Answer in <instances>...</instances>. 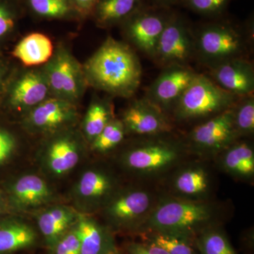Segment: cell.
<instances>
[{
  "mask_svg": "<svg viewBox=\"0 0 254 254\" xmlns=\"http://www.w3.org/2000/svg\"><path fill=\"white\" fill-rule=\"evenodd\" d=\"M87 85L113 96L130 98L141 85L142 67L136 52L108 37L84 64Z\"/></svg>",
  "mask_w": 254,
  "mask_h": 254,
  "instance_id": "1",
  "label": "cell"
},
{
  "mask_svg": "<svg viewBox=\"0 0 254 254\" xmlns=\"http://www.w3.org/2000/svg\"><path fill=\"white\" fill-rule=\"evenodd\" d=\"M195 59L206 67L225 60L249 59L254 41L253 21L242 26L228 20L201 25L193 31Z\"/></svg>",
  "mask_w": 254,
  "mask_h": 254,
  "instance_id": "2",
  "label": "cell"
},
{
  "mask_svg": "<svg viewBox=\"0 0 254 254\" xmlns=\"http://www.w3.org/2000/svg\"><path fill=\"white\" fill-rule=\"evenodd\" d=\"M240 98L222 89L208 76L197 73L173 109L177 120H196L230 109Z\"/></svg>",
  "mask_w": 254,
  "mask_h": 254,
  "instance_id": "3",
  "label": "cell"
},
{
  "mask_svg": "<svg viewBox=\"0 0 254 254\" xmlns=\"http://www.w3.org/2000/svg\"><path fill=\"white\" fill-rule=\"evenodd\" d=\"M86 144L76 127L45 136L38 152L42 170L55 178L66 176L81 163Z\"/></svg>",
  "mask_w": 254,
  "mask_h": 254,
  "instance_id": "4",
  "label": "cell"
},
{
  "mask_svg": "<svg viewBox=\"0 0 254 254\" xmlns=\"http://www.w3.org/2000/svg\"><path fill=\"white\" fill-rule=\"evenodd\" d=\"M50 97L52 95L43 66L24 67L10 73L0 106L21 118Z\"/></svg>",
  "mask_w": 254,
  "mask_h": 254,
  "instance_id": "5",
  "label": "cell"
},
{
  "mask_svg": "<svg viewBox=\"0 0 254 254\" xmlns=\"http://www.w3.org/2000/svg\"><path fill=\"white\" fill-rule=\"evenodd\" d=\"M43 68L52 96L78 105L88 85L83 65L71 51L64 45L57 47Z\"/></svg>",
  "mask_w": 254,
  "mask_h": 254,
  "instance_id": "6",
  "label": "cell"
},
{
  "mask_svg": "<svg viewBox=\"0 0 254 254\" xmlns=\"http://www.w3.org/2000/svg\"><path fill=\"white\" fill-rule=\"evenodd\" d=\"M195 59L193 31L185 18L171 13L160 38L153 61L160 67L190 66Z\"/></svg>",
  "mask_w": 254,
  "mask_h": 254,
  "instance_id": "7",
  "label": "cell"
},
{
  "mask_svg": "<svg viewBox=\"0 0 254 254\" xmlns=\"http://www.w3.org/2000/svg\"><path fill=\"white\" fill-rule=\"evenodd\" d=\"M116 192L117 180L113 174L102 167H89L73 186L72 207L79 213L91 215L103 208Z\"/></svg>",
  "mask_w": 254,
  "mask_h": 254,
  "instance_id": "8",
  "label": "cell"
},
{
  "mask_svg": "<svg viewBox=\"0 0 254 254\" xmlns=\"http://www.w3.org/2000/svg\"><path fill=\"white\" fill-rule=\"evenodd\" d=\"M171 13L169 9L143 5L121 25L124 36L132 46L153 60Z\"/></svg>",
  "mask_w": 254,
  "mask_h": 254,
  "instance_id": "9",
  "label": "cell"
},
{
  "mask_svg": "<svg viewBox=\"0 0 254 254\" xmlns=\"http://www.w3.org/2000/svg\"><path fill=\"white\" fill-rule=\"evenodd\" d=\"M78 120V105L52 96L21 118V123L28 133L45 137L76 127Z\"/></svg>",
  "mask_w": 254,
  "mask_h": 254,
  "instance_id": "10",
  "label": "cell"
},
{
  "mask_svg": "<svg viewBox=\"0 0 254 254\" xmlns=\"http://www.w3.org/2000/svg\"><path fill=\"white\" fill-rule=\"evenodd\" d=\"M210 215V208L203 203L170 200L159 205L150 220L160 232L181 235L208 221Z\"/></svg>",
  "mask_w": 254,
  "mask_h": 254,
  "instance_id": "11",
  "label": "cell"
},
{
  "mask_svg": "<svg viewBox=\"0 0 254 254\" xmlns=\"http://www.w3.org/2000/svg\"><path fill=\"white\" fill-rule=\"evenodd\" d=\"M9 210L23 213L39 210L57 201L55 191L36 174H24L9 182L4 191Z\"/></svg>",
  "mask_w": 254,
  "mask_h": 254,
  "instance_id": "12",
  "label": "cell"
},
{
  "mask_svg": "<svg viewBox=\"0 0 254 254\" xmlns=\"http://www.w3.org/2000/svg\"><path fill=\"white\" fill-rule=\"evenodd\" d=\"M197 73L190 66H168L148 87L144 98L163 111L174 108Z\"/></svg>",
  "mask_w": 254,
  "mask_h": 254,
  "instance_id": "13",
  "label": "cell"
},
{
  "mask_svg": "<svg viewBox=\"0 0 254 254\" xmlns=\"http://www.w3.org/2000/svg\"><path fill=\"white\" fill-rule=\"evenodd\" d=\"M178 148L172 142L150 140L132 147L123 155L125 166L133 171L151 173L167 168L178 158Z\"/></svg>",
  "mask_w": 254,
  "mask_h": 254,
  "instance_id": "14",
  "label": "cell"
},
{
  "mask_svg": "<svg viewBox=\"0 0 254 254\" xmlns=\"http://www.w3.org/2000/svg\"><path fill=\"white\" fill-rule=\"evenodd\" d=\"M121 121L127 133L141 136H158L168 133L173 128L163 110L145 98L130 103Z\"/></svg>",
  "mask_w": 254,
  "mask_h": 254,
  "instance_id": "15",
  "label": "cell"
},
{
  "mask_svg": "<svg viewBox=\"0 0 254 254\" xmlns=\"http://www.w3.org/2000/svg\"><path fill=\"white\" fill-rule=\"evenodd\" d=\"M209 77L237 97L254 94L253 64L246 58L227 60L209 66Z\"/></svg>",
  "mask_w": 254,
  "mask_h": 254,
  "instance_id": "16",
  "label": "cell"
},
{
  "mask_svg": "<svg viewBox=\"0 0 254 254\" xmlns=\"http://www.w3.org/2000/svg\"><path fill=\"white\" fill-rule=\"evenodd\" d=\"M237 137L232 107L195 127L190 135V141L195 147L205 150L226 148Z\"/></svg>",
  "mask_w": 254,
  "mask_h": 254,
  "instance_id": "17",
  "label": "cell"
},
{
  "mask_svg": "<svg viewBox=\"0 0 254 254\" xmlns=\"http://www.w3.org/2000/svg\"><path fill=\"white\" fill-rule=\"evenodd\" d=\"M150 203L149 194L143 190H125L117 191L102 209L112 223L123 227L143 216L148 211Z\"/></svg>",
  "mask_w": 254,
  "mask_h": 254,
  "instance_id": "18",
  "label": "cell"
},
{
  "mask_svg": "<svg viewBox=\"0 0 254 254\" xmlns=\"http://www.w3.org/2000/svg\"><path fill=\"white\" fill-rule=\"evenodd\" d=\"M78 213L72 206L53 203L38 210L37 225L50 248L75 225Z\"/></svg>",
  "mask_w": 254,
  "mask_h": 254,
  "instance_id": "19",
  "label": "cell"
},
{
  "mask_svg": "<svg viewBox=\"0 0 254 254\" xmlns=\"http://www.w3.org/2000/svg\"><path fill=\"white\" fill-rule=\"evenodd\" d=\"M74 227L81 254H106L115 250L109 233L89 214L78 213Z\"/></svg>",
  "mask_w": 254,
  "mask_h": 254,
  "instance_id": "20",
  "label": "cell"
},
{
  "mask_svg": "<svg viewBox=\"0 0 254 254\" xmlns=\"http://www.w3.org/2000/svg\"><path fill=\"white\" fill-rule=\"evenodd\" d=\"M55 49L49 37L36 32L18 41L12 50V56L22 64L23 67H38L51 59Z\"/></svg>",
  "mask_w": 254,
  "mask_h": 254,
  "instance_id": "21",
  "label": "cell"
},
{
  "mask_svg": "<svg viewBox=\"0 0 254 254\" xmlns=\"http://www.w3.org/2000/svg\"><path fill=\"white\" fill-rule=\"evenodd\" d=\"M38 235L27 222L15 218H0V254L29 248L36 244Z\"/></svg>",
  "mask_w": 254,
  "mask_h": 254,
  "instance_id": "22",
  "label": "cell"
},
{
  "mask_svg": "<svg viewBox=\"0 0 254 254\" xmlns=\"http://www.w3.org/2000/svg\"><path fill=\"white\" fill-rule=\"evenodd\" d=\"M143 6V0H98L92 16L99 27L121 26Z\"/></svg>",
  "mask_w": 254,
  "mask_h": 254,
  "instance_id": "23",
  "label": "cell"
},
{
  "mask_svg": "<svg viewBox=\"0 0 254 254\" xmlns=\"http://www.w3.org/2000/svg\"><path fill=\"white\" fill-rule=\"evenodd\" d=\"M114 106L108 98L95 97L81 122V133L88 145L115 119Z\"/></svg>",
  "mask_w": 254,
  "mask_h": 254,
  "instance_id": "24",
  "label": "cell"
},
{
  "mask_svg": "<svg viewBox=\"0 0 254 254\" xmlns=\"http://www.w3.org/2000/svg\"><path fill=\"white\" fill-rule=\"evenodd\" d=\"M32 12L46 19H74L81 17L72 0H26Z\"/></svg>",
  "mask_w": 254,
  "mask_h": 254,
  "instance_id": "25",
  "label": "cell"
},
{
  "mask_svg": "<svg viewBox=\"0 0 254 254\" xmlns=\"http://www.w3.org/2000/svg\"><path fill=\"white\" fill-rule=\"evenodd\" d=\"M224 165L230 173L238 176L249 177L254 173L253 148L247 143L233 145L226 153Z\"/></svg>",
  "mask_w": 254,
  "mask_h": 254,
  "instance_id": "26",
  "label": "cell"
},
{
  "mask_svg": "<svg viewBox=\"0 0 254 254\" xmlns=\"http://www.w3.org/2000/svg\"><path fill=\"white\" fill-rule=\"evenodd\" d=\"M127 131L121 120L115 118L92 141L90 147L95 153H105L116 148L123 142Z\"/></svg>",
  "mask_w": 254,
  "mask_h": 254,
  "instance_id": "27",
  "label": "cell"
},
{
  "mask_svg": "<svg viewBox=\"0 0 254 254\" xmlns=\"http://www.w3.org/2000/svg\"><path fill=\"white\" fill-rule=\"evenodd\" d=\"M233 122L237 135L252 134L254 131V94L240 97L232 106Z\"/></svg>",
  "mask_w": 254,
  "mask_h": 254,
  "instance_id": "28",
  "label": "cell"
},
{
  "mask_svg": "<svg viewBox=\"0 0 254 254\" xmlns=\"http://www.w3.org/2000/svg\"><path fill=\"white\" fill-rule=\"evenodd\" d=\"M175 185L177 190L183 194L199 195L208 188V175L202 169H190L177 177Z\"/></svg>",
  "mask_w": 254,
  "mask_h": 254,
  "instance_id": "29",
  "label": "cell"
},
{
  "mask_svg": "<svg viewBox=\"0 0 254 254\" xmlns=\"http://www.w3.org/2000/svg\"><path fill=\"white\" fill-rule=\"evenodd\" d=\"M151 243L163 249L168 254H193L190 244L181 235L159 232L152 238Z\"/></svg>",
  "mask_w": 254,
  "mask_h": 254,
  "instance_id": "30",
  "label": "cell"
},
{
  "mask_svg": "<svg viewBox=\"0 0 254 254\" xmlns=\"http://www.w3.org/2000/svg\"><path fill=\"white\" fill-rule=\"evenodd\" d=\"M235 0H180L184 6L197 14L206 16L222 14Z\"/></svg>",
  "mask_w": 254,
  "mask_h": 254,
  "instance_id": "31",
  "label": "cell"
},
{
  "mask_svg": "<svg viewBox=\"0 0 254 254\" xmlns=\"http://www.w3.org/2000/svg\"><path fill=\"white\" fill-rule=\"evenodd\" d=\"M16 8L6 0H0V43L7 39L17 23Z\"/></svg>",
  "mask_w": 254,
  "mask_h": 254,
  "instance_id": "32",
  "label": "cell"
},
{
  "mask_svg": "<svg viewBox=\"0 0 254 254\" xmlns=\"http://www.w3.org/2000/svg\"><path fill=\"white\" fill-rule=\"evenodd\" d=\"M203 254H236L226 238L218 232H209L201 240Z\"/></svg>",
  "mask_w": 254,
  "mask_h": 254,
  "instance_id": "33",
  "label": "cell"
},
{
  "mask_svg": "<svg viewBox=\"0 0 254 254\" xmlns=\"http://www.w3.org/2000/svg\"><path fill=\"white\" fill-rule=\"evenodd\" d=\"M50 249L52 254H81L79 239L74 225Z\"/></svg>",
  "mask_w": 254,
  "mask_h": 254,
  "instance_id": "34",
  "label": "cell"
},
{
  "mask_svg": "<svg viewBox=\"0 0 254 254\" xmlns=\"http://www.w3.org/2000/svg\"><path fill=\"white\" fill-rule=\"evenodd\" d=\"M17 147L16 136L6 128L0 127V166L13 158Z\"/></svg>",
  "mask_w": 254,
  "mask_h": 254,
  "instance_id": "35",
  "label": "cell"
},
{
  "mask_svg": "<svg viewBox=\"0 0 254 254\" xmlns=\"http://www.w3.org/2000/svg\"><path fill=\"white\" fill-rule=\"evenodd\" d=\"M130 254H168L163 249L158 246L150 245H141V244H133L129 247Z\"/></svg>",
  "mask_w": 254,
  "mask_h": 254,
  "instance_id": "36",
  "label": "cell"
},
{
  "mask_svg": "<svg viewBox=\"0 0 254 254\" xmlns=\"http://www.w3.org/2000/svg\"><path fill=\"white\" fill-rule=\"evenodd\" d=\"M72 1L81 16L85 17L91 15L98 0H72Z\"/></svg>",
  "mask_w": 254,
  "mask_h": 254,
  "instance_id": "37",
  "label": "cell"
},
{
  "mask_svg": "<svg viewBox=\"0 0 254 254\" xmlns=\"http://www.w3.org/2000/svg\"><path fill=\"white\" fill-rule=\"evenodd\" d=\"M10 74L8 65L4 60L0 58V103L2 98L3 92H4L5 84L7 81Z\"/></svg>",
  "mask_w": 254,
  "mask_h": 254,
  "instance_id": "38",
  "label": "cell"
},
{
  "mask_svg": "<svg viewBox=\"0 0 254 254\" xmlns=\"http://www.w3.org/2000/svg\"><path fill=\"white\" fill-rule=\"evenodd\" d=\"M151 6L162 9H170L175 4H178L180 0H150Z\"/></svg>",
  "mask_w": 254,
  "mask_h": 254,
  "instance_id": "39",
  "label": "cell"
},
{
  "mask_svg": "<svg viewBox=\"0 0 254 254\" xmlns=\"http://www.w3.org/2000/svg\"><path fill=\"white\" fill-rule=\"evenodd\" d=\"M9 210V207H8L7 201H6L4 192L0 190V218H1Z\"/></svg>",
  "mask_w": 254,
  "mask_h": 254,
  "instance_id": "40",
  "label": "cell"
},
{
  "mask_svg": "<svg viewBox=\"0 0 254 254\" xmlns=\"http://www.w3.org/2000/svg\"><path fill=\"white\" fill-rule=\"evenodd\" d=\"M119 254L118 252L115 251V250H114L113 251H111V252H108V254Z\"/></svg>",
  "mask_w": 254,
  "mask_h": 254,
  "instance_id": "41",
  "label": "cell"
}]
</instances>
